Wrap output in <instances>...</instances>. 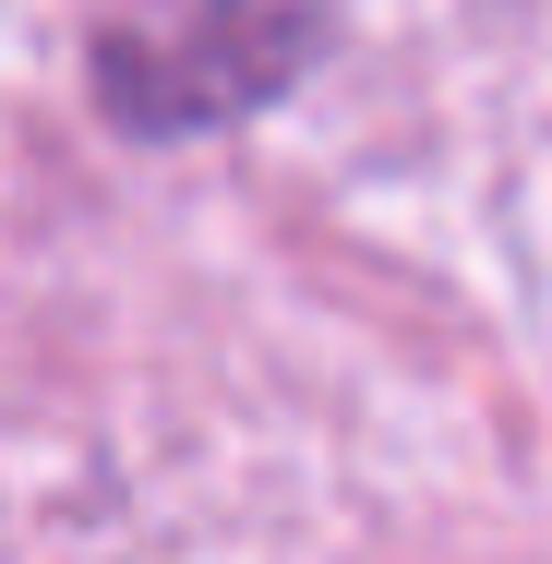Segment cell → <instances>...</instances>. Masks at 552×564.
Here are the masks:
<instances>
[{"label": "cell", "mask_w": 552, "mask_h": 564, "mask_svg": "<svg viewBox=\"0 0 552 564\" xmlns=\"http://www.w3.org/2000/svg\"><path fill=\"white\" fill-rule=\"evenodd\" d=\"M325 48L313 0H97V109L120 132H217L301 85Z\"/></svg>", "instance_id": "obj_1"}]
</instances>
